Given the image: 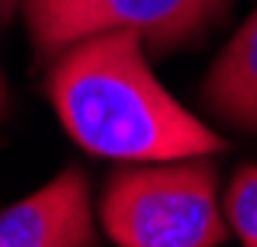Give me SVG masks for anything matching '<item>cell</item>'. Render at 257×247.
Here are the masks:
<instances>
[{"mask_svg":"<svg viewBox=\"0 0 257 247\" xmlns=\"http://www.w3.org/2000/svg\"><path fill=\"white\" fill-rule=\"evenodd\" d=\"M45 94L63 129L97 157L164 164L226 150L150 73L143 39L132 28L101 32L63 49L45 77Z\"/></svg>","mask_w":257,"mask_h":247,"instance_id":"cell-1","label":"cell"},{"mask_svg":"<svg viewBox=\"0 0 257 247\" xmlns=\"http://www.w3.org/2000/svg\"><path fill=\"white\" fill-rule=\"evenodd\" d=\"M101 223L118 247H219L226 223L205 160L122 171L108 181Z\"/></svg>","mask_w":257,"mask_h":247,"instance_id":"cell-2","label":"cell"},{"mask_svg":"<svg viewBox=\"0 0 257 247\" xmlns=\"http://www.w3.org/2000/svg\"><path fill=\"white\" fill-rule=\"evenodd\" d=\"M233 0H25L28 32L39 56H59L73 42L132 28L143 45L167 52L195 42Z\"/></svg>","mask_w":257,"mask_h":247,"instance_id":"cell-3","label":"cell"},{"mask_svg":"<svg viewBox=\"0 0 257 247\" xmlns=\"http://www.w3.org/2000/svg\"><path fill=\"white\" fill-rule=\"evenodd\" d=\"M87 178L66 167L25 202L0 212V247H94Z\"/></svg>","mask_w":257,"mask_h":247,"instance_id":"cell-4","label":"cell"},{"mask_svg":"<svg viewBox=\"0 0 257 247\" xmlns=\"http://www.w3.org/2000/svg\"><path fill=\"white\" fill-rule=\"evenodd\" d=\"M202 98L222 122L257 132V11L212 63Z\"/></svg>","mask_w":257,"mask_h":247,"instance_id":"cell-5","label":"cell"},{"mask_svg":"<svg viewBox=\"0 0 257 247\" xmlns=\"http://www.w3.org/2000/svg\"><path fill=\"white\" fill-rule=\"evenodd\" d=\"M226 216L243 247H257V167H243L226 188Z\"/></svg>","mask_w":257,"mask_h":247,"instance_id":"cell-6","label":"cell"},{"mask_svg":"<svg viewBox=\"0 0 257 247\" xmlns=\"http://www.w3.org/2000/svg\"><path fill=\"white\" fill-rule=\"evenodd\" d=\"M14 7H18V0H0V21H7L14 14Z\"/></svg>","mask_w":257,"mask_h":247,"instance_id":"cell-7","label":"cell"},{"mask_svg":"<svg viewBox=\"0 0 257 247\" xmlns=\"http://www.w3.org/2000/svg\"><path fill=\"white\" fill-rule=\"evenodd\" d=\"M4 112H7V87H4V77H0V119H4Z\"/></svg>","mask_w":257,"mask_h":247,"instance_id":"cell-8","label":"cell"}]
</instances>
